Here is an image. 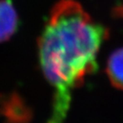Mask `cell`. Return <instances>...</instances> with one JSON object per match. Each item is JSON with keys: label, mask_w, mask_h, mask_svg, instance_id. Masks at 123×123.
Segmentation results:
<instances>
[{"label": "cell", "mask_w": 123, "mask_h": 123, "mask_svg": "<svg viewBox=\"0 0 123 123\" xmlns=\"http://www.w3.org/2000/svg\"><path fill=\"white\" fill-rule=\"evenodd\" d=\"M106 72L110 83L115 88L123 90V48L115 50L110 56Z\"/></svg>", "instance_id": "3"}, {"label": "cell", "mask_w": 123, "mask_h": 123, "mask_svg": "<svg viewBox=\"0 0 123 123\" xmlns=\"http://www.w3.org/2000/svg\"><path fill=\"white\" fill-rule=\"evenodd\" d=\"M108 30L75 0H60L52 8L38 40L41 69L54 91L50 123H62L72 93L97 68Z\"/></svg>", "instance_id": "1"}, {"label": "cell", "mask_w": 123, "mask_h": 123, "mask_svg": "<svg viewBox=\"0 0 123 123\" xmlns=\"http://www.w3.org/2000/svg\"><path fill=\"white\" fill-rule=\"evenodd\" d=\"M123 1V0H122ZM117 11H116V13L118 14L119 16H120V17H123V5H120V6H119L118 7H117V9H116Z\"/></svg>", "instance_id": "4"}, {"label": "cell", "mask_w": 123, "mask_h": 123, "mask_svg": "<svg viewBox=\"0 0 123 123\" xmlns=\"http://www.w3.org/2000/svg\"><path fill=\"white\" fill-rule=\"evenodd\" d=\"M18 27V16L11 0H0V43L5 42L16 33Z\"/></svg>", "instance_id": "2"}]
</instances>
